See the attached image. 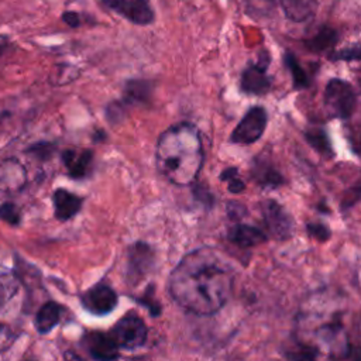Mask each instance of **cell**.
<instances>
[{
	"instance_id": "e0dca14e",
	"label": "cell",
	"mask_w": 361,
	"mask_h": 361,
	"mask_svg": "<svg viewBox=\"0 0 361 361\" xmlns=\"http://www.w3.org/2000/svg\"><path fill=\"white\" fill-rule=\"evenodd\" d=\"M62 307L55 302H47L44 303L35 316V329L38 333H48L51 331L61 319Z\"/></svg>"
},
{
	"instance_id": "9a60e30c",
	"label": "cell",
	"mask_w": 361,
	"mask_h": 361,
	"mask_svg": "<svg viewBox=\"0 0 361 361\" xmlns=\"http://www.w3.org/2000/svg\"><path fill=\"white\" fill-rule=\"evenodd\" d=\"M92 157L93 154L89 149H66L62 152V162L65 164L68 173L72 178L80 179L87 175L92 164Z\"/></svg>"
},
{
	"instance_id": "ac0fdd59",
	"label": "cell",
	"mask_w": 361,
	"mask_h": 361,
	"mask_svg": "<svg viewBox=\"0 0 361 361\" xmlns=\"http://www.w3.org/2000/svg\"><path fill=\"white\" fill-rule=\"evenodd\" d=\"M279 3L285 16L295 23L307 20L316 8V0H279Z\"/></svg>"
},
{
	"instance_id": "7402d4cb",
	"label": "cell",
	"mask_w": 361,
	"mask_h": 361,
	"mask_svg": "<svg viewBox=\"0 0 361 361\" xmlns=\"http://www.w3.org/2000/svg\"><path fill=\"white\" fill-rule=\"evenodd\" d=\"M306 140L320 152H330V142H329V138L326 135V133L323 130H319V128H314L312 131H307L306 134Z\"/></svg>"
},
{
	"instance_id": "4316f807",
	"label": "cell",
	"mask_w": 361,
	"mask_h": 361,
	"mask_svg": "<svg viewBox=\"0 0 361 361\" xmlns=\"http://www.w3.org/2000/svg\"><path fill=\"white\" fill-rule=\"evenodd\" d=\"M54 149H55V147L52 144H49V142H37V144L31 145L27 149V152L32 154L38 159H48L52 155Z\"/></svg>"
},
{
	"instance_id": "5b68a950",
	"label": "cell",
	"mask_w": 361,
	"mask_h": 361,
	"mask_svg": "<svg viewBox=\"0 0 361 361\" xmlns=\"http://www.w3.org/2000/svg\"><path fill=\"white\" fill-rule=\"evenodd\" d=\"M118 348L135 350L145 344L148 330L145 323L138 316H126L116 323L109 333Z\"/></svg>"
},
{
	"instance_id": "ffe728a7",
	"label": "cell",
	"mask_w": 361,
	"mask_h": 361,
	"mask_svg": "<svg viewBox=\"0 0 361 361\" xmlns=\"http://www.w3.org/2000/svg\"><path fill=\"white\" fill-rule=\"evenodd\" d=\"M285 63L288 66V69L292 73V78H293V83H295V87H306L309 85V80H307V76L305 73V71L302 69V66L299 65L296 56L290 52H286L285 55Z\"/></svg>"
},
{
	"instance_id": "603a6c76",
	"label": "cell",
	"mask_w": 361,
	"mask_h": 361,
	"mask_svg": "<svg viewBox=\"0 0 361 361\" xmlns=\"http://www.w3.org/2000/svg\"><path fill=\"white\" fill-rule=\"evenodd\" d=\"M0 220L11 226H18L21 221V214L18 207L10 202H4L3 204H0Z\"/></svg>"
},
{
	"instance_id": "d4e9b609",
	"label": "cell",
	"mask_w": 361,
	"mask_h": 361,
	"mask_svg": "<svg viewBox=\"0 0 361 361\" xmlns=\"http://www.w3.org/2000/svg\"><path fill=\"white\" fill-rule=\"evenodd\" d=\"M14 340H16L14 330L8 324L0 322V353L7 351L13 345Z\"/></svg>"
},
{
	"instance_id": "4dcf8cb0",
	"label": "cell",
	"mask_w": 361,
	"mask_h": 361,
	"mask_svg": "<svg viewBox=\"0 0 361 361\" xmlns=\"http://www.w3.org/2000/svg\"><path fill=\"white\" fill-rule=\"evenodd\" d=\"M227 188L231 193H240L244 190L245 183L240 178H237V175H234L230 179H227Z\"/></svg>"
},
{
	"instance_id": "3957f363",
	"label": "cell",
	"mask_w": 361,
	"mask_h": 361,
	"mask_svg": "<svg viewBox=\"0 0 361 361\" xmlns=\"http://www.w3.org/2000/svg\"><path fill=\"white\" fill-rule=\"evenodd\" d=\"M158 171L173 185L186 186L196 180L203 165V148L195 126L180 123L164 131L157 142Z\"/></svg>"
},
{
	"instance_id": "9c48e42d",
	"label": "cell",
	"mask_w": 361,
	"mask_h": 361,
	"mask_svg": "<svg viewBox=\"0 0 361 361\" xmlns=\"http://www.w3.org/2000/svg\"><path fill=\"white\" fill-rule=\"evenodd\" d=\"M268 56H262L257 63H250L241 76V89L250 94H264L271 87V78L267 75Z\"/></svg>"
},
{
	"instance_id": "44dd1931",
	"label": "cell",
	"mask_w": 361,
	"mask_h": 361,
	"mask_svg": "<svg viewBox=\"0 0 361 361\" xmlns=\"http://www.w3.org/2000/svg\"><path fill=\"white\" fill-rule=\"evenodd\" d=\"M151 93L149 83L145 80H130L126 85V94L131 100H147V96Z\"/></svg>"
},
{
	"instance_id": "2e32d148",
	"label": "cell",
	"mask_w": 361,
	"mask_h": 361,
	"mask_svg": "<svg viewBox=\"0 0 361 361\" xmlns=\"http://www.w3.org/2000/svg\"><path fill=\"white\" fill-rule=\"evenodd\" d=\"M228 240L241 248H251L264 243L267 240V235L262 230L257 227L237 224L228 231Z\"/></svg>"
},
{
	"instance_id": "d6986e66",
	"label": "cell",
	"mask_w": 361,
	"mask_h": 361,
	"mask_svg": "<svg viewBox=\"0 0 361 361\" xmlns=\"http://www.w3.org/2000/svg\"><path fill=\"white\" fill-rule=\"evenodd\" d=\"M338 39V34L336 30L330 27H320L317 32H314L309 39L305 41L306 47L313 52H324L330 49Z\"/></svg>"
},
{
	"instance_id": "6da1fadb",
	"label": "cell",
	"mask_w": 361,
	"mask_h": 361,
	"mask_svg": "<svg viewBox=\"0 0 361 361\" xmlns=\"http://www.w3.org/2000/svg\"><path fill=\"white\" fill-rule=\"evenodd\" d=\"M235 272L228 259L214 248L188 252L168 278L171 298L185 310L212 316L228 302Z\"/></svg>"
},
{
	"instance_id": "f1b7e54d",
	"label": "cell",
	"mask_w": 361,
	"mask_h": 361,
	"mask_svg": "<svg viewBox=\"0 0 361 361\" xmlns=\"http://www.w3.org/2000/svg\"><path fill=\"white\" fill-rule=\"evenodd\" d=\"M307 231H309V234L313 238H316L319 241H326L330 237V230L324 224H322V223H310V224H307Z\"/></svg>"
},
{
	"instance_id": "4fadbf2b",
	"label": "cell",
	"mask_w": 361,
	"mask_h": 361,
	"mask_svg": "<svg viewBox=\"0 0 361 361\" xmlns=\"http://www.w3.org/2000/svg\"><path fill=\"white\" fill-rule=\"evenodd\" d=\"M152 262V250L144 243L134 244L128 251V275L135 281L140 279L149 271Z\"/></svg>"
},
{
	"instance_id": "cb8c5ba5",
	"label": "cell",
	"mask_w": 361,
	"mask_h": 361,
	"mask_svg": "<svg viewBox=\"0 0 361 361\" xmlns=\"http://www.w3.org/2000/svg\"><path fill=\"white\" fill-rule=\"evenodd\" d=\"M75 76H76V71L73 66L61 65V66H56L55 72L51 75V82L55 85H65L71 82Z\"/></svg>"
},
{
	"instance_id": "836d02e7",
	"label": "cell",
	"mask_w": 361,
	"mask_h": 361,
	"mask_svg": "<svg viewBox=\"0 0 361 361\" xmlns=\"http://www.w3.org/2000/svg\"><path fill=\"white\" fill-rule=\"evenodd\" d=\"M234 175H238V169H237V168H227V169H224V171L221 172L220 179L226 182L227 179H230V178L234 176Z\"/></svg>"
},
{
	"instance_id": "277c9868",
	"label": "cell",
	"mask_w": 361,
	"mask_h": 361,
	"mask_svg": "<svg viewBox=\"0 0 361 361\" xmlns=\"http://www.w3.org/2000/svg\"><path fill=\"white\" fill-rule=\"evenodd\" d=\"M324 106L334 117H351L357 107V94L353 86L343 79H331L324 90Z\"/></svg>"
},
{
	"instance_id": "7c38bea8",
	"label": "cell",
	"mask_w": 361,
	"mask_h": 361,
	"mask_svg": "<svg viewBox=\"0 0 361 361\" xmlns=\"http://www.w3.org/2000/svg\"><path fill=\"white\" fill-rule=\"evenodd\" d=\"M82 343L90 357L96 360H114L118 357V347L110 334L92 331L83 337Z\"/></svg>"
},
{
	"instance_id": "52a82bcc",
	"label": "cell",
	"mask_w": 361,
	"mask_h": 361,
	"mask_svg": "<svg viewBox=\"0 0 361 361\" xmlns=\"http://www.w3.org/2000/svg\"><path fill=\"white\" fill-rule=\"evenodd\" d=\"M100 3L103 7L137 25H148L155 18L148 0H102Z\"/></svg>"
},
{
	"instance_id": "8fae6325",
	"label": "cell",
	"mask_w": 361,
	"mask_h": 361,
	"mask_svg": "<svg viewBox=\"0 0 361 361\" xmlns=\"http://www.w3.org/2000/svg\"><path fill=\"white\" fill-rule=\"evenodd\" d=\"M27 183V172L20 161L16 158H6L0 161V192L16 193Z\"/></svg>"
},
{
	"instance_id": "30bf717a",
	"label": "cell",
	"mask_w": 361,
	"mask_h": 361,
	"mask_svg": "<svg viewBox=\"0 0 361 361\" xmlns=\"http://www.w3.org/2000/svg\"><path fill=\"white\" fill-rule=\"evenodd\" d=\"M262 213L264 221L272 235L276 238H288L292 234V220L275 200H267L262 204Z\"/></svg>"
},
{
	"instance_id": "5bb4252c",
	"label": "cell",
	"mask_w": 361,
	"mask_h": 361,
	"mask_svg": "<svg viewBox=\"0 0 361 361\" xmlns=\"http://www.w3.org/2000/svg\"><path fill=\"white\" fill-rule=\"evenodd\" d=\"M54 212L58 220L72 219L82 207V199L66 189H56L52 195Z\"/></svg>"
},
{
	"instance_id": "7a4b0ae2",
	"label": "cell",
	"mask_w": 361,
	"mask_h": 361,
	"mask_svg": "<svg viewBox=\"0 0 361 361\" xmlns=\"http://www.w3.org/2000/svg\"><path fill=\"white\" fill-rule=\"evenodd\" d=\"M295 337L299 345L330 358H347L350 355V338L343 323V312L337 305H322L320 296L298 314Z\"/></svg>"
},
{
	"instance_id": "484cf974",
	"label": "cell",
	"mask_w": 361,
	"mask_h": 361,
	"mask_svg": "<svg viewBox=\"0 0 361 361\" xmlns=\"http://www.w3.org/2000/svg\"><path fill=\"white\" fill-rule=\"evenodd\" d=\"M248 8L259 16L269 14L275 7V0H245Z\"/></svg>"
},
{
	"instance_id": "d6a6232c",
	"label": "cell",
	"mask_w": 361,
	"mask_h": 361,
	"mask_svg": "<svg viewBox=\"0 0 361 361\" xmlns=\"http://www.w3.org/2000/svg\"><path fill=\"white\" fill-rule=\"evenodd\" d=\"M195 195H196V197H199L203 203H209V202L206 200V197H207V199H210V200H213V196L210 195V192H209V190H204L202 186L195 189ZM209 204H210V203H209Z\"/></svg>"
},
{
	"instance_id": "8992f818",
	"label": "cell",
	"mask_w": 361,
	"mask_h": 361,
	"mask_svg": "<svg viewBox=\"0 0 361 361\" xmlns=\"http://www.w3.org/2000/svg\"><path fill=\"white\" fill-rule=\"evenodd\" d=\"M267 111L264 107H251L231 133V142L252 144L261 138L267 127Z\"/></svg>"
},
{
	"instance_id": "e575fe53",
	"label": "cell",
	"mask_w": 361,
	"mask_h": 361,
	"mask_svg": "<svg viewBox=\"0 0 361 361\" xmlns=\"http://www.w3.org/2000/svg\"><path fill=\"white\" fill-rule=\"evenodd\" d=\"M1 49H3V47H0V52H1Z\"/></svg>"
},
{
	"instance_id": "83f0119b",
	"label": "cell",
	"mask_w": 361,
	"mask_h": 361,
	"mask_svg": "<svg viewBox=\"0 0 361 361\" xmlns=\"http://www.w3.org/2000/svg\"><path fill=\"white\" fill-rule=\"evenodd\" d=\"M16 290H17V285L13 278H8V276L0 278V303L8 300Z\"/></svg>"
},
{
	"instance_id": "f546056e",
	"label": "cell",
	"mask_w": 361,
	"mask_h": 361,
	"mask_svg": "<svg viewBox=\"0 0 361 361\" xmlns=\"http://www.w3.org/2000/svg\"><path fill=\"white\" fill-rule=\"evenodd\" d=\"M360 58V49L358 45H354L353 48H345L341 49L338 52H336L333 55V59H345V61H351V59H358Z\"/></svg>"
},
{
	"instance_id": "ba28073f",
	"label": "cell",
	"mask_w": 361,
	"mask_h": 361,
	"mask_svg": "<svg viewBox=\"0 0 361 361\" xmlns=\"http://www.w3.org/2000/svg\"><path fill=\"white\" fill-rule=\"evenodd\" d=\"M117 293L104 283H97L82 295L83 307L96 316H106L117 306Z\"/></svg>"
},
{
	"instance_id": "1f68e13d",
	"label": "cell",
	"mask_w": 361,
	"mask_h": 361,
	"mask_svg": "<svg viewBox=\"0 0 361 361\" xmlns=\"http://www.w3.org/2000/svg\"><path fill=\"white\" fill-rule=\"evenodd\" d=\"M62 20H63V23H66L72 28L79 27V24H80V17L75 11H65V13H62Z\"/></svg>"
}]
</instances>
